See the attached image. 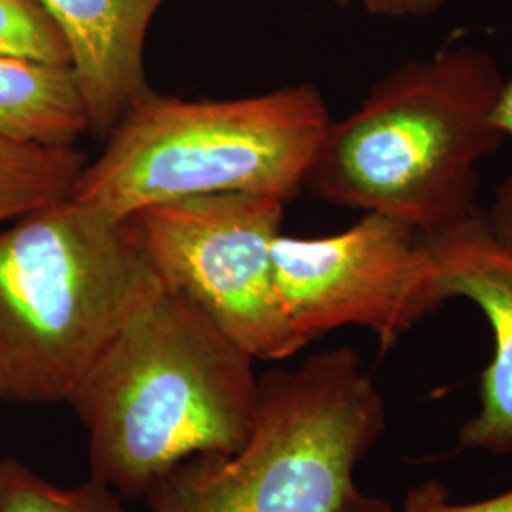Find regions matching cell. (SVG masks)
Returning <instances> with one entry per match:
<instances>
[{
    "label": "cell",
    "mask_w": 512,
    "mask_h": 512,
    "mask_svg": "<svg viewBox=\"0 0 512 512\" xmlns=\"http://www.w3.org/2000/svg\"><path fill=\"white\" fill-rule=\"evenodd\" d=\"M258 399L255 357L162 285L69 404L88 429L92 478L139 499L184 459L243 448Z\"/></svg>",
    "instance_id": "1"
},
{
    "label": "cell",
    "mask_w": 512,
    "mask_h": 512,
    "mask_svg": "<svg viewBox=\"0 0 512 512\" xmlns=\"http://www.w3.org/2000/svg\"><path fill=\"white\" fill-rule=\"evenodd\" d=\"M503 84L494 57L473 46L406 61L330 124L304 188L421 236L456 228L480 213L478 164L507 141L494 122Z\"/></svg>",
    "instance_id": "2"
},
{
    "label": "cell",
    "mask_w": 512,
    "mask_h": 512,
    "mask_svg": "<svg viewBox=\"0 0 512 512\" xmlns=\"http://www.w3.org/2000/svg\"><path fill=\"white\" fill-rule=\"evenodd\" d=\"M160 289L128 220L73 198L0 228V401L71 403Z\"/></svg>",
    "instance_id": "3"
},
{
    "label": "cell",
    "mask_w": 512,
    "mask_h": 512,
    "mask_svg": "<svg viewBox=\"0 0 512 512\" xmlns=\"http://www.w3.org/2000/svg\"><path fill=\"white\" fill-rule=\"evenodd\" d=\"M332 118L311 84L239 99L143 95L82 169L71 198L116 220L215 194L293 202Z\"/></svg>",
    "instance_id": "4"
},
{
    "label": "cell",
    "mask_w": 512,
    "mask_h": 512,
    "mask_svg": "<svg viewBox=\"0 0 512 512\" xmlns=\"http://www.w3.org/2000/svg\"><path fill=\"white\" fill-rule=\"evenodd\" d=\"M253 433L234 454L184 459L145 494L150 512H340L385 404L349 348L258 378Z\"/></svg>",
    "instance_id": "5"
},
{
    "label": "cell",
    "mask_w": 512,
    "mask_h": 512,
    "mask_svg": "<svg viewBox=\"0 0 512 512\" xmlns=\"http://www.w3.org/2000/svg\"><path fill=\"white\" fill-rule=\"evenodd\" d=\"M285 207L234 192L152 205L128 222L164 287L196 304L255 361H283L308 346L275 283L272 247Z\"/></svg>",
    "instance_id": "6"
},
{
    "label": "cell",
    "mask_w": 512,
    "mask_h": 512,
    "mask_svg": "<svg viewBox=\"0 0 512 512\" xmlns=\"http://www.w3.org/2000/svg\"><path fill=\"white\" fill-rule=\"evenodd\" d=\"M272 258L287 317L308 344L355 325L389 351L442 306L420 232L382 213L325 238L279 234Z\"/></svg>",
    "instance_id": "7"
},
{
    "label": "cell",
    "mask_w": 512,
    "mask_h": 512,
    "mask_svg": "<svg viewBox=\"0 0 512 512\" xmlns=\"http://www.w3.org/2000/svg\"><path fill=\"white\" fill-rule=\"evenodd\" d=\"M440 302L463 296L486 315L494 359L480 378V412L459 439L492 454L512 452V247L490 232L484 211L456 228L421 236Z\"/></svg>",
    "instance_id": "8"
},
{
    "label": "cell",
    "mask_w": 512,
    "mask_h": 512,
    "mask_svg": "<svg viewBox=\"0 0 512 512\" xmlns=\"http://www.w3.org/2000/svg\"><path fill=\"white\" fill-rule=\"evenodd\" d=\"M69 44L90 133L109 137L143 95L148 29L165 0H40Z\"/></svg>",
    "instance_id": "9"
},
{
    "label": "cell",
    "mask_w": 512,
    "mask_h": 512,
    "mask_svg": "<svg viewBox=\"0 0 512 512\" xmlns=\"http://www.w3.org/2000/svg\"><path fill=\"white\" fill-rule=\"evenodd\" d=\"M90 133L88 110L71 65L0 55V137L71 148Z\"/></svg>",
    "instance_id": "10"
},
{
    "label": "cell",
    "mask_w": 512,
    "mask_h": 512,
    "mask_svg": "<svg viewBox=\"0 0 512 512\" xmlns=\"http://www.w3.org/2000/svg\"><path fill=\"white\" fill-rule=\"evenodd\" d=\"M86 164V154L76 147H40L0 137V228L71 198Z\"/></svg>",
    "instance_id": "11"
},
{
    "label": "cell",
    "mask_w": 512,
    "mask_h": 512,
    "mask_svg": "<svg viewBox=\"0 0 512 512\" xmlns=\"http://www.w3.org/2000/svg\"><path fill=\"white\" fill-rule=\"evenodd\" d=\"M0 512H129L122 497L103 482L63 488L18 459L0 461Z\"/></svg>",
    "instance_id": "12"
},
{
    "label": "cell",
    "mask_w": 512,
    "mask_h": 512,
    "mask_svg": "<svg viewBox=\"0 0 512 512\" xmlns=\"http://www.w3.org/2000/svg\"><path fill=\"white\" fill-rule=\"evenodd\" d=\"M0 55L71 65V50L40 0H0Z\"/></svg>",
    "instance_id": "13"
},
{
    "label": "cell",
    "mask_w": 512,
    "mask_h": 512,
    "mask_svg": "<svg viewBox=\"0 0 512 512\" xmlns=\"http://www.w3.org/2000/svg\"><path fill=\"white\" fill-rule=\"evenodd\" d=\"M494 122L503 131L505 139L512 141V76L503 84L495 107ZM484 219L495 238L512 247V169L495 190L494 202L484 213Z\"/></svg>",
    "instance_id": "14"
},
{
    "label": "cell",
    "mask_w": 512,
    "mask_h": 512,
    "mask_svg": "<svg viewBox=\"0 0 512 512\" xmlns=\"http://www.w3.org/2000/svg\"><path fill=\"white\" fill-rule=\"evenodd\" d=\"M399 512H512V490L488 501L454 505L448 501V490L442 484L427 482L404 497L403 509Z\"/></svg>",
    "instance_id": "15"
},
{
    "label": "cell",
    "mask_w": 512,
    "mask_h": 512,
    "mask_svg": "<svg viewBox=\"0 0 512 512\" xmlns=\"http://www.w3.org/2000/svg\"><path fill=\"white\" fill-rule=\"evenodd\" d=\"M332 2L342 8L359 4L372 16L393 19L427 18L437 14L446 4V0H332Z\"/></svg>",
    "instance_id": "16"
},
{
    "label": "cell",
    "mask_w": 512,
    "mask_h": 512,
    "mask_svg": "<svg viewBox=\"0 0 512 512\" xmlns=\"http://www.w3.org/2000/svg\"><path fill=\"white\" fill-rule=\"evenodd\" d=\"M340 512H395L385 501L378 497H370L363 494L359 488H355L348 495L346 503L342 505Z\"/></svg>",
    "instance_id": "17"
}]
</instances>
